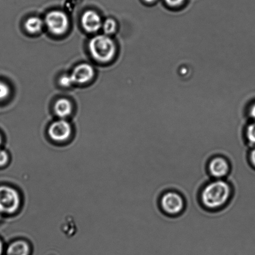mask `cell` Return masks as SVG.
Returning a JSON list of instances; mask_svg holds the SVG:
<instances>
[{
	"label": "cell",
	"instance_id": "obj_6",
	"mask_svg": "<svg viewBox=\"0 0 255 255\" xmlns=\"http://www.w3.org/2000/svg\"><path fill=\"white\" fill-rule=\"evenodd\" d=\"M49 137L57 142H63L69 138L71 134V126L69 122L61 119L53 122L48 131Z\"/></svg>",
	"mask_w": 255,
	"mask_h": 255
},
{
	"label": "cell",
	"instance_id": "obj_2",
	"mask_svg": "<svg viewBox=\"0 0 255 255\" xmlns=\"http://www.w3.org/2000/svg\"><path fill=\"white\" fill-rule=\"evenodd\" d=\"M89 51L96 61L107 62L111 61L116 53V45L109 35L99 34L89 42Z\"/></svg>",
	"mask_w": 255,
	"mask_h": 255
},
{
	"label": "cell",
	"instance_id": "obj_24",
	"mask_svg": "<svg viewBox=\"0 0 255 255\" xmlns=\"http://www.w3.org/2000/svg\"><path fill=\"white\" fill-rule=\"evenodd\" d=\"M2 212L1 211H0V219H1V214Z\"/></svg>",
	"mask_w": 255,
	"mask_h": 255
},
{
	"label": "cell",
	"instance_id": "obj_8",
	"mask_svg": "<svg viewBox=\"0 0 255 255\" xmlns=\"http://www.w3.org/2000/svg\"><path fill=\"white\" fill-rule=\"evenodd\" d=\"M94 74V67L91 64L87 63L77 65L71 73L75 84L87 83L93 78Z\"/></svg>",
	"mask_w": 255,
	"mask_h": 255
},
{
	"label": "cell",
	"instance_id": "obj_10",
	"mask_svg": "<svg viewBox=\"0 0 255 255\" xmlns=\"http://www.w3.org/2000/svg\"><path fill=\"white\" fill-rule=\"evenodd\" d=\"M54 112L59 118L65 119L71 115L72 111L71 102L68 99L62 98L56 102L54 105Z\"/></svg>",
	"mask_w": 255,
	"mask_h": 255
},
{
	"label": "cell",
	"instance_id": "obj_18",
	"mask_svg": "<svg viewBox=\"0 0 255 255\" xmlns=\"http://www.w3.org/2000/svg\"><path fill=\"white\" fill-rule=\"evenodd\" d=\"M8 161V156L3 150H0V166H3Z\"/></svg>",
	"mask_w": 255,
	"mask_h": 255
},
{
	"label": "cell",
	"instance_id": "obj_7",
	"mask_svg": "<svg viewBox=\"0 0 255 255\" xmlns=\"http://www.w3.org/2000/svg\"><path fill=\"white\" fill-rule=\"evenodd\" d=\"M102 22L101 16L94 10H87L81 17L82 27L91 33L98 32L102 28Z\"/></svg>",
	"mask_w": 255,
	"mask_h": 255
},
{
	"label": "cell",
	"instance_id": "obj_16",
	"mask_svg": "<svg viewBox=\"0 0 255 255\" xmlns=\"http://www.w3.org/2000/svg\"><path fill=\"white\" fill-rule=\"evenodd\" d=\"M9 93V87L4 82L0 81V101L6 99Z\"/></svg>",
	"mask_w": 255,
	"mask_h": 255
},
{
	"label": "cell",
	"instance_id": "obj_21",
	"mask_svg": "<svg viewBox=\"0 0 255 255\" xmlns=\"http://www.w3.org/2000/svg\"><path fill=\"white\" fill-rule=\"evenodd\" d=\"M2 252H3V246L1 241H0V255H2Z\"/></svg>",
	"mask_w": 255,
	"mask_h": 255
},
{
	"label": "cell",
	"instance_id": "obj_12",
	"mask_svg": "<svg viewBox=\"0 0 255 255\" xmlns=\"http://www.w3.org/2000/svg\"><path fill=\"white\" fill-rule=\"evenodd\" d=\"M44 26L43 20L37 16H32L26 19L24 27L26 31L32 34L38 33Z\"/></svg>",
	"mask_w": 255,
	"mask_h": 255
},
{
	"label": "cell",
	"instance_id": "obj_9",
	"mask_svg": "<svg viewBox=\"0 0 255 255\" xmlns=\"http://www.w3.org/2000/svg\"><path fill=\"white\" fill-rule=\"evenodd\" d=\"M209 170L212 176L217 179L223 178L229 173L230 164L224 157H215L209 162Z\"/></svg>",
	"mask_w": 255,
	"mask_h": 255
},
{
	"label": "cell",
	"instance_id": "obj_22",
	"mask_svg": "<svg viewBox=\"0 0 255 255\" xmlns=\"http://www.w3.org/2000/svg\"><path fill=\"white\" fill-rule=\"evenodd\" d=\"M144 1L146 2H147V3L152 4V3H154V2H156L157 1V0H144Z\"/></svg>",
	"mask_w": 255,
	"mask_h": 255
},
{
	"label": "cell",
	"instance_id": "obj_19",
	"mask_svg": "<svg viewBox=\"0 0 255 255\" xmlns=\"http://www.w3.org/2000/svg\"><path fill=\"white\" fill-rule=\"evenodd\" d=\"M250 158H251V161L252 165L255 167V149L253 150L251 152V156H250Z\"/></svg>",
	"mask_w": 255,
	"mask_h": 255
},
{
	"label": "cell",
	"instance_id": "obj_23",
	"mask_svg": "<svg viewBox=\"0 0 255 255\" xmlns=\"http://www.w3.org/2000/svg\"><path fill=\"white\" fill-rule=\"evenodd\" d=\"M1 136H0V145H1Z\"/></svg>",
	"mask_w": 255,
	"mask_h": 255
},
{
	"label": "cell",
	"instance_id": "obj_3",
	"mask_svg": "<svg viewBox=\"0 0 255 255\" xmlns=\"http://www.w3.org/2000/svg\"><path fill=\"white\" fill-rule=\"evenodd\" d=\"M44 22L49 31L55 35L63 34L69 26L68 16L64 12L60 10H53L48 12Z\"/></svg>",
	"mask_w": 255,
	"mask_h": 255
},
{
	"label": "cell",
	"instance_id": "obj_14",
	"mask_svg": "<svg viewBox=\"0 0 255 255\" xmlns=\"http://www.w3.org/2000/svg\"><path fill=\"white\" fill-rule=\"evenodd\" d=\"M59 83L65 87H71L75 84L71 74H66L62 76L60 78Z\"/></svg>",
	"mask_w": 255,
	"mask_h": 255
},
{
	"label": "cell",
	"instance_id": "obj_4",
	"mask_svg": "<svg viewBox=\"0 0 255 255\" xmlns=\"http://www.w3.org/2000/svg\"><path fill=\"white\" fill-rule=\"evenodd\" d=\"M20 198L14 189L7 186L0 187V211L2 213L13 214L18 209Z\"/></svg>",
	"mask_w": 255,
	"mask_h": 255
},
{
	"label": "cell",
	"instance_id": "obj_5",
	"mask_svg": "<svg viewBox=\"0 0 255 255\" xmlns=\"http://www.w3.org/2000/svg\"><path fill=\"white\" fill-rule=\"evenodd\" d=\"M161 206L166 214L176 216L183 211L184 201L182 196L176 192H167L161 197Z\"/></svg>",
	"mask_w": 255,
	"mask_h": 255
},
{
	"label": "cell",
	"instance_id": "obj_11",
	"mask_svg": "<svg viewBox=\"0 0 255 255\" xmlns=\"http://www.w3.org/2000/svg\"><path fill=\"white\" fill-rule=\"evenodd\" d=\"M30 247L26 242L18 241L7 247L6 255H29Z\"/></svg>",
	"mask_w": 255,
	"mask_h": 255
},
{
	"label": "cell",
	"instance_id": "obj_15",
	"mask_svg": "<svg viewBox=\"0 0 255 255\" xmlns=\"http://www.w3.org/2000/svg\"><path fill=\"white\" fill-rule=\"evenodd\" d=\"M246 134L249 141L252 144L255 145V121L247 127Z\"/></svg>",
	"mask_w": 255,
	"mask_h": 255
},
{
	"label": "cell",
	"instance_id": "obj_20",
	"mask_svg": "<svg viewBox=\"0 0 255 255\" xmlns=\"http://www.w3.org/2000/svg\"><path fill=\"white\" fill-rule=\"evenodd\" d=\"M250 114L252 118L255 120V103L251 107V111H250Z\"/></svg>",
	"mask_w": 255,
	"mask_h": 255
},
{
	"label": "cell",
	"instance_id": "obj_1",
	"mask_svg": "<svg viewBox=\"0 0 255 255\" xmlns=\"http://www.w3.org/2000/svg\"><path fill=\"white\" fill-rule=\"evenodd\" d=\"M231 193L230 185L222 180H218L204 187L201 193V201L207 208L217 209L228 202Z\"/></svg>",
	"mask_w": 255,
	"mask_h": 255
},
{
	"label": "cell",
	"instance_id": "obj_17",
	"mask_svg": "<svg viewBox=\"0 0 255 255\" xmlns=\"http://www.w3.org/2000/svg\"><path fill=\"white\" fill-rule=\"evenodd\" d=\"M185 1L186 0H164L168 6L173 7L181 6L182 4H184Z\"/></svg>",
	"mask_w": 255,
	"mask_h": 255
},
{
	"label": "cell",
	"instance_id": "obj_13",
	"mask_svg": "<svg viewBox=\"0 0 255 255\" xmlns=\"http://www.w3.org/2000/svg\"><path fill=\"white\" fill-rule=\"evenodd\" d=\"M102 28L103 29L104 34L111 35L116 32L117 28V24L116 20L113 18H107L102 22Z\"/></svg>",
	"mask_w": 255,
	"mask_h": 255
}]
</instances>
